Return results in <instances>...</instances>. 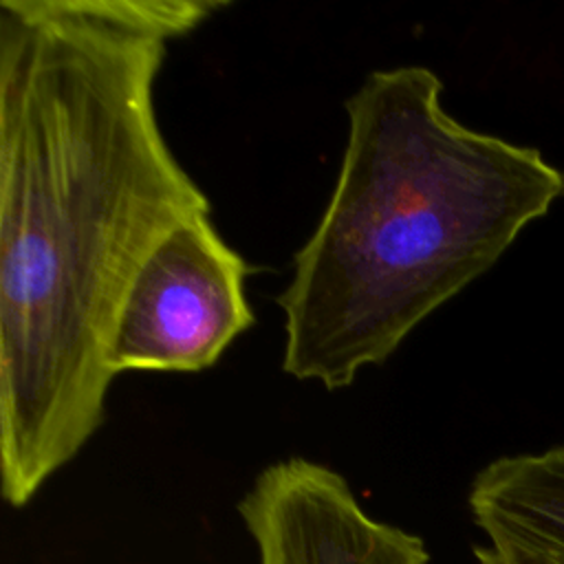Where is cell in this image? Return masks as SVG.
Wrapping results in <instances>:
<instances>
[{"label": "cell", "mask_w": 564, "mask_h": 564, "mask_svg": "<svg viewBox=\"0 0 564 564\" xmlns=\"http://www.w3.org/2000/svg\"><path fill=\"white\" fill-rule=\"evenodd\" d=\"M220 0L0 2V476L24 507L106 421L108 348L152 249L212 203L154 84Z\"/></svg>", "instance_id": "obj_1"}, {"label": "cell", "mask_w": 564, "mask_h": 564, "mask_svg": "<svg viewBox=\"0 0 564 564\" xmlns=\"http://www.w3.org/2000/svg\"><path fill=\"white\" fill-rule=\"evenodd\" d=\"M441 93L432 68L408 64L346 99L335 187L278 295L286 375L350 386L564 198V170L463 126Z\"/></svg>", "instance_id": "obj_2"}, {"label": "cell", "mask_w": 564, "mask_h": 564, "mask_svg": "<svg viewBox=\"0 0 564 564\" xmlns=\"http://www.w3.org/2000/svg\"><path fill=\"white\" fill-rule=\"evenodd\" d=\"M247 260L212 214L174 227L145 258L119 308L108 368L200 372L256 322L245 295Z\"/></svg>", "instance_id": "obj_3"}, {"label": "cell", "mask_w": 564, "mask_h": 564, "mask_svg": "<svg viewBox=\"0 0 564 564\" xmlns=\"http://www.w3.org/2000/svg\"><path fill=\"white\" fill-rule=\"evenodd\" d=\"M236 509L258 564H430L419 535L368 516L339 471L308 458L264 467Z\"/></svg>", "instance_id": "obj_4"}, {"label": "cell", "mask_w": 564, "mask_h": 564, "mask_svg": "<svg viewBox=\"0 0 564 564\" xmlns=\"http://www.w3.org/2000/svg\"><path fill=\"white\" fill-rule=\"evenodd\" d=\"M467 505L487 540H511L564 562V445L491 460L474 476Z\"/></svg>", "instance_id": "obj_5"}, {"label": "cell", "mask_w": 564, "mask_h": 564, "mask_svg": "<svg viewBox=\"0 0 564 564\" xmlns=\"http://www.w3.org/2000/svg\"><path fill=\"white\" fill-rule=\"evenodd\" d=\"M474 557L478 564H564L544 551L511 540H487V544H476Z\"/></svg>", "instance_id": "obj_6"}]
</instances>
